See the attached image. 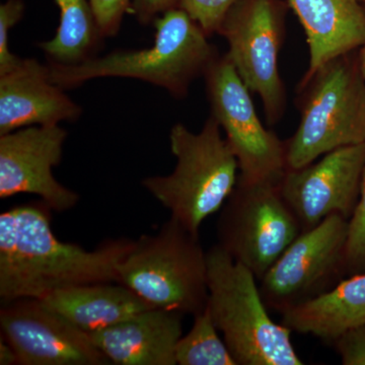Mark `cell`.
Wrapping results in <instances>:
<instances>
[{
	"label": "cell",
	"instance_id": "7402d4cb",
	"mask_svg": "<svg viewBox=\"0 0 365 365\" xmlns=\"http://www.w3.org/2000/svg\"><path fill=\"white\" fill-rule=\"evenodd\" d=\"M237 0H180L179 7L198 23L206 35L217 33L225 14Z\"/></svg>",
	"mask_w": 365,
	"mask_h": 365
},
{
	"label": "cell",
	"instance_id": "30bf717a",
	"mask_svg": "<svg viewBox=\"0 0 365 365\" xmlns=\"http://www.w3.org/2000/svg\"><path fill=\"white\" fill-rule=\"evenodd\" d=\"M348 223L339 215L328 216L288 246L260 280L269 309L282 314L335 287L346 271Z\"/></svg>",
	"mask_w": 365,
	"mask_h": 365
},
{
	"label": "cell",
	"instance_id": "4fadbf2b",
	"mask_svg": "<svg viewBox=\"0 0 365 365\" xmlns=\"http://www.w3.org/2000/svg\"><path fill=\"white\" fill-rule=\"evenodd\" d=\"M67 131L59 125L30 126L0 135V198L39 196L51 210L63 212L79 201L53 175L62 160Z\"/></svg>",
	"mask_w": 365,
	"mask_h": 365
},
{
	"label": "cell",
	"instance_id": "52a82bcc",
	"mask_svg": "<svg viewBox=\"0 0 365 365\" xmlns=\"http://www.w3.org/2000/svg\"><path fill=\"white\" fill-rule=\"evenodd\" d=\"M222 209L218 245L259 281L302 232L279 182L237 181Z\"/></svg>",
	"mask_w": 365,
	"mask_h": 365
},
{
	"label": "cell",
	"instance_id": "44dd1931",
	"mask_svg": "<svg viewBox=\"0 0 365 365\" xmlns=\"http://www.w3.org/2000/svg\"><path fill=\"white\" fill-rule=\"evenodd\" d=\"M346 271L365 270V169L359 201L348 223Z\"/></svg>",
	"mask_w": 365,
	"mask_h": 365
},
{
	"label": "cell",
	"instance_id": "e0dca14e",
	"mask_svg": "<svg viewBox=\"0 0 365 365\" xmlns=\"http://www.w3.org/2000/svg\"><path fill=\"white\" fill-rule=\"evenodd\" d=\"M114 283L76 285L53 292L40 300L53 313L88 334L153 307L130 288Z\"/></svg>",
	"mask_w": 365,
	"mask_h": 365
},
{
	"label": "cell",
	"instance_id": "277c9868",
	"mask_svg": "<svg viewBox=\"0 0 365 365\" xmlns=\"http://www.w3.org/2000/svg\"><path fill=\"white\" fill-rule=\"evenodd\" d=\"M208 304L237 365H302L290 329L271 319L257 277L215 245L206 252Z\"/></svg>",
	"mask_w": 365,
	"mask_h": 365
},
{
	"label": "cell",
	"instance_id": "9c48e42d",
	"mask_svg": "<svg viewBox=\"0 0 365 365\" xmlns=\"http://www.w3.org/2000/svg\"><path fill=\"white\" fill-rule=\"evenodd\" d=\"M211 115L225 133L244 182H280L287 172V148L257 114L249 88L227 54L218 56L205 74Z\"/></svg>",
	"mask_w": 365,
	"mask_h": 365
},
{
	"label": "cell",
	"instance_id": "603a6c76",
	"mask_svg": "<svg viewBox=\"0 0 365 365\" xmlns=\"http://www.w3.org/2000/svg\"><path fill=\"white\" fill-rule=\"evenodd\" d=\"M24 11L23 0H7L0 6V74L11 71L21 60L9 50V31L21 21Z\"/></svg>",
	"mask_w": 365,
	"mask_h": 365
},
{
	"label": "cell",
	"instance_id": "ac0fdd59",
	"mask_svg": "<svg viewBox=\"0 0 365 365\" xmlns=\"http://www.w3.org/2000/svg\"><path fill=\"white\" fill-rule=\"evenodd\" d=\"M283 325L334 343L365 322V273L339 281L328 292L281 314Z\"/></svg>",
	"mask_w": 365,
	"mask_h": 365
},
{
	"label": "cell",
	"instance_id": "5bb4252c",
	"mask_svg": "<svg viewBox=\"0 0 365 365\" xmlns=\"http://www.w3.org/2000/svg\"><path fill=\"white\" fill-rule=\"evenodd\" d=\"M50 78L49 66L33 58L0 74V135L30 126L76 121L83 109Z\"/></svg>",
	"mask_w": 365,
	"mask_h": 365
},
{
	"label": "cell",
	"instance_id": "ba28073f",
	"mask_svg": "<svg viewBox=\"0 0 365 365\" xmlns=\"http://www.w3.org/2000/svg\"><path fill=\"white\" fill-rule=\"evenodd\" d=\"M287 6L281 0H237L217 31L227 40V56L240 78L260 97L269 125L277 123L287 107L278 56Z\"/></svg>",
	"mask_w": 365,
	"mask_h": 365
},
{
	"label": "cell",
	"instance_id": "7c38bea8",
	"mask_svg": "<svg viewBox=\"0 0 365 365\" xmlns=\"http://www.w3.org/2000/svg\"><path fill=\"white\" fill-rule=\"evenodd\" d=\"M2 338L21 365H108L91 336L53 313L37 299L2 302Z\"/></svg>",
	"mask_w": 365,
	"mask_h": 365
},
{
	"label": "cell",
	"instance_id": "d6986e66",
	"mask_svg": "<svg viewBox=\"0 0 365 365\" xmlns=\"http://www.w3.org/2000/svg\"><path fill=\"white\" fill-rule=\"evenodd\" d=\"M60 23L54 38L38 46L49 62L73 66L91 58L103 37L90 0H55Z\"/></svg>",
	"mask_w": 365,
	"mask_h": 365
},
{
	"label": "cell",
	"instance_id": "7a4b0ae2",
	"mask_svg": "<svg viewBox=\"0 0 365 365\" xmlns=\"http://www.w3.org/2000/svg\"><path fill=\"white\" fill-rule=\"evenodd\" d=\"M153 21L155 34L151 47L116 50L73 66L49 62L51 81L60 88H71L95 78H134L160 86L173 97H186L191 83L204 76L220 55L202 28L180 7Z\"/></svg>",
	"mask_w": 365,
	"mask_h": 365
},
{
	"label": "cell",
	"instance_id": "f1b7e54d",
	"mask_svg": "<svg viewBox=\"0 0 365 365\" xmlns=\"http://www.w3.org/2000/svg\"><path fill=\"white\" fill-rule=\"evenodd\" d=\"M359 1H364L365 2V0H359Z\"/></svg>",
	"mask_w": 365,
	"mask_h": 365
},
{
	"label": "cell",
	"instance_id": "9a60e30c",
	"mask_svg": "<svg viewBox=\"0 0 365 365\" xmlns=\"http://www.w3.org/2000/svg\"><path fill=\"white\" fill-rule=\"evenodd\" d=\"M182 316L179 312L151 307L88 335L111 364L176 365Z\"/></svg>",
	"mask_w": 365,
	"mask_h": 365
},
{
	"label": "cell",
	"instance_id": "3957f363",
	"mask_svg": "<svg viewBox=\"0 0 365 365\" xmlns=\"http://www.w3.org/2000/svg\"><path fill=\"white\" fill-rule=\"evenodd\" d=\"M170 150L176 167L168 176L146 178L143 186L170 210V217L196 237L206 218L220 210L237 186V158L210 115L202 130L173 126Z\"/></svg>",
	"mask_w": 365,
	"mask_h": 365
},
{
	"label": "cell",
	"instance_id": "8fae6325",
	"mask_svg": "<svg viewBox=\"0 0 365 365\" xmlns=\"http://www.w3.org/2000/svg\"><path fill=\"white\" fill-rule=\"evenodd\" d=\"M365 169V143L330 151L297 170H287L281 195L302 225L311 230L332 215L350 220L356 207Z\"/></svg>",
	"mask_w": 365,
	"mask_h": 365
},
{
	"label": "cell",
	"instance_id": "83f0119b",
	"mask_svg": "<svg viewBox=\"0 0 365 365\" xmlns=\"http://www.w3.org/2000/svg\"><path fill=\"white\" fill-rule=\"evenodd\" d=\"M364 48L361 50V54H360L359 66L361 69L362 74H364L365 78V40L364 43Z\"/></svg>",
	"mask_w": 365,
	"mask_h": 365
},
{
	"label": "cell",
	"instance_id": "d4e9b609",
	"mask_svg": "<svg viewBox=\"0 0 365 365\" xmlns=\"http://www.w3.org/2000/svg\"><path fill=\"white\" fill-rule=\"evenodd\" d=\"M333 344L342 364L365 365V322L343 334Z\"/></svg>",
	"mask_w": 365,
	"mask_h": 365
},
{
	"label": "cell",
	"instance_id": "2e32d148",
	"mask_svg": "<svg viewBox=\"0 0 365 365\" xmlns=\"http://www.w3.org/2000/svg\"><path fill=\"white\" fill-rule=\"evenodd\" d=\"M304 28L309 49V71L364 45L365 11L359 0H288Z\"/></svg>",
	"mask_w": 365,
	"mask_h": 365
},
{
	"label": "cell",
	"instance_id": "4316f807",
	"mask_svg": "<svg viewBox=\"0 0 365 365\" xmlns=\"http://www.w3.org/2000/svg\"><path fill=\"white\" fill-rule=\"evenodd\" d=\"M0 364H18V356H16L14 348L2 337L0 341Z\"/></svg>",
	"mask_w": 365,
	"mask_h": 365
},
{
	"label": "cell",
	"instance_id": "8992f818",
	"mask_svg": "<svg viewBox=\"0 0 365 365\" xmlns=\"http://www.w3.org/2000/svg\"><path fill=\"white\" fill-rule=\"evenodd\" d=\"M350 53L326 62L300 83L302 117L285 141L287 170L302 169L343 146L365 143V78Z\"/></svg>",
	"mask_w": 365,
	"mask_h": 365
},
{
	"label": "cell",
	"instance_id": "6da1fadb",
	"mask_svg": "<svg viewBox=\"0 0 365 365\" xmlns=\"http://www.w3.org/2000/svg\"><path fill=\"white\" fill-rule=\"evenodd\" d=\"M44 202L14 206L0 215V299H41L91 283H118V265L133 241L104 242L93 251L60 241Z\"/></svg>",
	"mask_w": 365,
	"mask_h": 365
},
{
	"label": "cell",
	"instance_id": "cb8c5ba5",
	"mask_svg": "<svg viewBox=\"0 0 365 365\" xmlns=\"http://www.w3.org/2000/svg\"><path fill=\"white\" fill-rule=\"evenodd\" d=\"M90 2L102 37L116 36L124 14L130 9L131 0H90Z\"/></svg>",
	"mask_w": 365,
	"mask_h": 365
},
{
	"label": "cell",
	"instance_id": "5b68a950",
	"mask_svg": "<svg viewBox=\"0 0 365 365\" xmlns=\"http://www.w3.org/2000/svg\"><path fill=\"white\" fill-rule=\"evenodd\" d=\"M118 283L151 307L193 317L207 307V262L200 237L174 218L157 234L133 241L118 265Z\"/></svg>",
	"mask_w": 365,
	"mask_h": 365
},
{
	"label": "cell",
	"instance_id": "484cf974",
	"mask_svg": "<svg viewBox=\"0 0 365 365\" xmlns=\"http://www.w3.org/2000/svg\"><path fill=\"white\" fill-rule=\"evenodd\" d=\"M179 1L180 0H134L132 4V13L135 14L139 23L148 25L165 11L179 7Z\"/></svg>",
	"mask_w": 365,
	"mask_h": 365
},
{
	"label": "cell",
	"instance_id": "ffe728a7",
	"mask_svg": "<svg viewBox=\"0 0 365 365\" xmlns=\"http://www.w3.org/2000/svg\"><path fill=\"white\" fill-rule=\"evenodd\" d=\"M217 331L207 306L202 313L194 316L191 330L178 341L177 364L237 365Z\"/></svg>",
	"mask_w": 365,
	"mask_h": 365
}]
</instances>
